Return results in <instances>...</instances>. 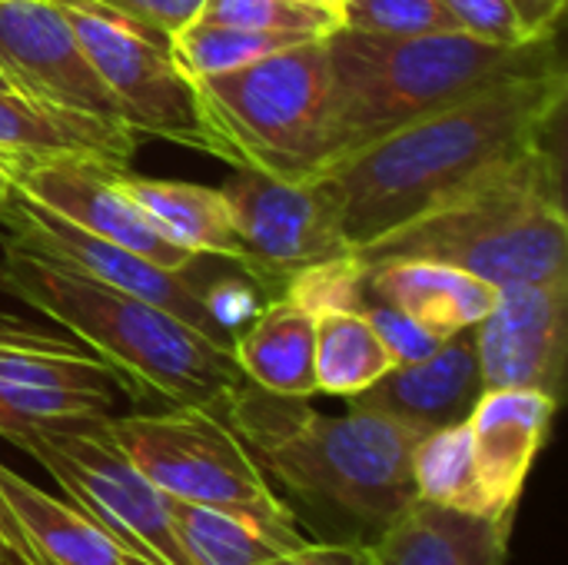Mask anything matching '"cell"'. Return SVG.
I'll list each match as a JSON object with an SVG mask.
<instances>
[{
  "mask_svg": "<svg viewBox=\"0 0 568 565\" xmlns=\"http://www.w3.org/2000/svg\"><path fill=\"white\" fill-rule=\"evenodd\" d=\"M283 290H286V296H293L316 316L326 310H363L369 303L366 266L353 253L329 260V263H316L310 270H300Z\"/></svg>",
  "mask_w": 568,
  "mask_h": 565,
  "instance_id": "f546056e",
  "label": "cell"
},
{
  "mask_svg": "<svg viewBox=\"0 0 568 565\" xmlns=\"http://www.w3.org/2000/svg\"><path fill=\"white\" fill-rule=\"evenodd\" d=\"M216 410L263 476H273L313 519L333 526L329 539L369 546L416 496L413 450L423 433L383 413L349 406L343 416H326L246 376Z\"/></svg>",
  "mask_w": 568,
  "mask_h": 565,
  "instance_id": "7a4b0ae2",
  "label": "cell"
},
{
  "mask_svg": "<svg viewBox=\"0 0 568 565\" xmlns=\"http://www.w3.org/2000/svg\"><path fill=\"white\" fill-rule=\"evenodd\" d=\"M552 53H559L556 37L499 47L463 30L363 33L339 27L326 37L329 107L320 170L473 93L476 87Z\"/></svg>",
  "mask_w": 568,
  "mask_h": 565,
  "instance_id": "5b68a950",
  "label": "cell"
},
{
  "mask_svg": "<svg viewBox=\"0 0 568 565\" xmlns=\"http://www.w3.org/2000/svg\"><path fill=\"white\" fill-rule=\"evenodd\" d=\"M316 40L303 33H263V30H243L226 23H200L176 30L170 37V57L180 63L186 77H210L223 70L246 67L260 57H270L276 50H286L293 43Z\"/></svg>",
  "mask_w": 568,
  "mask_h": 565,
  "instance_id": "4316f807",
  "label": "cell"
},
{
  "mask_svg": "<svg viewBox=\"0 0 568 565\" xmlns=\"http://www.w3.org/2000/svg\"><path fill=\"white\" fill-rule=\"evenodd\" d=\"M53 3L70 20L83 53L116 103L120 120L136 140L153 137L226 160L223 140L203 113L193 77L180 70L163 40L93 0Z\"/></svg>",
  "mask_w": 568,
  "mask_h": 565,
  "instance_id": "52a82bcc",
  "label": "cell"
},
{
  "mask_svg": "<svg viewBox=\"0 0 568 565\" xmlns=\"http://www.w3.org/2000/svg\"><path fill=\"white\" fill-rule=\"evenodd\" d=\"M0 293L27 303L97 353L116 390L160 406H216L243 370L236 356L180 316L106 286L67 263L3 240Z\"/></svg>",
  "mask_w": 568,
  "mask_h": 565,
  "instance_id": "3957f363",
  "label": "cell"
},
{
  "mask_svg": "<svg viewBox=\"0 0 568 565\" xmlns=\"http://www.w3.org/2000/svg\"><path fill=\"white\" fill-rule=\"evenodd\" d=\"M220 193L246 250V273L266 286H286L300 270L353 253L323 176L280 180L240 167Z\"/></svg>",
  "mask_w": 568,
  "mask_h": 565,
  "instance_id": "30bf717a",
  "label": "cell"
},
{
  "mask_svg": "<svg viewBox=\"0 0 568 565\" xmlns=\"http://www.w3.org/2000/svg\"><path fill=\"white\" fill-rule=\"evenodd\" d=\"M10 196H13V186H10V180L0 173V213L7 210V203H10Z\"/></svg>",
  "mask_w": 568,
  "mask_h": 565,
  "instance_id": "8d00e7d4",
  "label": "cell"
},
{
  "mask_svg": "<svg viewBox=\"0 0 568 565\" xmlns=\"http://www.w3.org/2000/svg\"><path fill=\"white\" fill-rule=\"evenodd\" d=\"M493 283L436 260H386L366 266V293L439 340L473 330L496 303Z\"/></svg>",
  "mask_w": 568,
  "mask_h": 565,
  "instance_id": "ffe728a7",
  "label": "cell"
},
{
  "mask_svg": "<svg viewBox=\"0 0 568 565\" xmlns=\"http://www.w3.org/2000/svg\"><path fill=\"white\" fill-rule=\"evenodd\" d=\"M260 565H369V549L366 543L353 539H313L303 549L283 553Z\"/></svg>",
  "mask_w": 568,
  "mask_h": 565,
  "instance_id": "836d02e7",
  "label": "cell"
},
{
  "mask_svg": "<svg viewBox=\"0 0 568 565\" xmlns=\"http://www.w3.org/2000/svg\"><path fill=\"white\" fill-rule=\"evenodd\" d=\"M113 443L166 496L200 506H273L280 496L216 406L106 416Z\"/></svg>",
  "mask_w": 568,
  "mask_h": 565,
  "instance_id": "ba28073f",
  "label": "cell"
},
{
  "mask_svg": "<svg viewBox=\"0 0 568 565\" xmlns=\"http://www.w3.org/2000/svg\"><path fill=\"white\" fill-rule=\"evenodd\" d=\"M233 356L243 376L266 393L296 400L316 396V313L286 293L276 296L236 333Z\"/></svg>",
  "mask_w": 568,
  "mask_h": 565,
  "instance_id": "7402d4cb",
  "label": "cell"
},
{
  "mask_svg": "<svg viewBox=\"0 0 568 565\" xmlns=\"http://www.w3.org/2000/svg\"><path fill=\"white\" fill-rule=\"evenodd\" d=\"M17 196L60 213L80 230L126 246L163 270L190 273L200 256L170 243L120 186V167L90 157H50L17 163L7 173Z\"/></svg>",
  "mask_w": 568,
  "mask_h": 565,
  "instance_id": "7c38bea8",
  "label": "cell"
},
{
  "mask_svg": "<svg viewBox=\"0 0 568 565\" xmlns=\"http://www.w3.org/2000/svg\"><path fill=\"white\" fill-rule=\"evenodd\" d=\"M120 186L170 243L190 250L193 256L233 260L246 273V250L240 243L230 203L220 186L130 176L126 170H120Z\"/></svg>",
  "mask_w": 568,
  "mask_h": 565,
  "instance_id": "603a6c76",
  "label": "cell"
},
{
  "mask_svg": "<svg viewBox=\"0 0 568 565\" xmlns=\"http://www.w3.org/2000/svg\"><path fill=\"white\" fill-rule=\"evenodd\" d=\"M136 150V133L97 120L80 110H67L20 90H0V173L17 163L50 157H90L110 167H126Z\"/></svg>",
  "mask_w": 568,
  "mask_h": 565,
  "instance_id": "ac0fdd59",
  "label": "cell"
},
{
  "mask_svg": "<svg viewBox=\"0 0 568 565\" xmlns=\"http://www.w3.org/2000/svg\"><path fill=\"white\" fill-rule=\"evenodd\" d=\"M483 373L473 343V330L446 340L433 356L393 366L369 390L349 400V406L383 413L416 433L466 423L483 396Z\"/></svg>",
  "mask_w": 568,
  "mask_h": 565,
  "instance_id": "2e32d148",
  "label": "cell"
},
{
  "mask_svg": "<svg viewBox=\"0 0 568 565\" xmlns=\"http://www.w3.org/2000/svg\"><path fill=\"white\" fill-rule=\"evenodd\" d=\"M0 73L27 97L126 127L53 0H0Z\"/></svg>",
  "mask_w": 568,
  "mask_h": 565,
  "instance_id": "5bb4252c",
  "label": "cell"
},
{
  "mask_svg": "<svg viewBox=\"0 0 568 565\" xmlns=\"http://www.w3.org/2000/svg\"><path fill=\"white\" fill-rule=\"evenodd\" d=\"M0 90H13V83H10V80H7L3 73H0Z\"/></svg>",
  "mask_w": 568,
  "mask_h": 565,
  "instance_id": "f35d334b",
  "label": "cell"
},
{
  "mask_svg": "<svg viewBox=\"0 0 568 565\" xmlns=\"http://www.w3.org/2000/svg\"><path fill=\"white\" fill-rule=\"evenodd\" d=\"M3 226H7V243H17L30 253H40L47 260L67 263L106 286H116L123 293H133L173 316H180L186 326H193L196 333H203L206 340H213L216 346L233 353L236 333H230L216 313L210 310L206 290L196 286L190 280V273H173L156 266L153 260L116 246L110 240H100L87 230H80L77 223L63 220L60 213L37 206L23 196H10L7 210L0 213Z\"/></svg>",
  "mask_w": 568,
  "mask_h": 565,
  "instance_id": "8fae6325",
  "label": "cell"
},
{
  "mask_svg": "<svg viewBox=\"0 0 568 565\" xmlns=\"http://www.w3.org/2000/svg\"><path fill=\"white\" fill-rule=\"evenodd\" d=\"M93 3L133 20L136 27H143L166 47H170V37L190 27L203 7V0H93Z\"/></svg>",
  "mask_w": 568,
  "mask_h": 565,
  "instance_id": "d6a6232c",
  "label": "cell"
},
{
  "mask_svg": "<svg viewBox=\"0 0 568 565\" xmlns=\"http://www.w3.org/2000/svg\"><path fill=\"white\" fill-rule=\"evenodd\" d=\"M393 366L363 310H326L316 316V393L353 400Z\"/></svg>",
  "mask_w": 568,
  "mask_h": 565,
  "instance_id": "d4e9b609",
  "label": "cell"
},
{
  "mask_svg": "<svg viewBox=\"0 0 568 565\" xmlns=\"http://www.w3.org/2000/svg\"><path fill=\"white\" fill-rule=\"evenodd\" d=\"M166 516L186 565H260L313 543L283 500L273 506H200L166 500Z\"/></svg>",
  "mask_w": 568,
  "mask_h": 565,
  "instance_id": "e0dca14e",
  "label": "cell"
},
{
  "mask_svg": "<svg viewBox=\"0 0 568 565\" xmlns=\"http://www.w3.org/2000/svg\"><path fill=\"white\" fill-rule=\"evenodd\" d=\"M339 20L363 33H449L459 30L443 0H343Z\"/></svg>",
  "mask_w": 568,
  "mask_h": 565,
  "instance_id": "f1b7e54d",
  "label": "cell"
},
{
  "mask_svg": "<svg viewBox=\"0 0 568 565\" xmlns=\"http://www.w3.org/2000/svg\"><path fill=\"white\" fill-rule=\"evenodd\" d=\"M0 493L47 565H156L106 523L0 463Z\"/></svg>",
  "mask_w": 568,
  "mask_h": 565,
  "instance_id": "44dd1931",
  "label": "cell"
},
{
  "mask_svg": "<svg viewBox=\"0 0 568 565\" xmlns=\"http://www.w3.org/2000/svg\"><path fill=\"white\" fill-rule=\"evenodd\" d=\"M566 97V63L552 53L320 170L316 176L339 203L353 253L499 160L539 143Z\"/></svg>",
  "mask_w": 568,
  "mask_h": 565,
  "instance_id": "6da1fadb",
  "label": "cell"
},
{
  "mask_svg": "<svg viewBox=\"0 0 568 565\" xmlns=\"http://www.w3.org/2000/svg\"><path fill=\"white\" fill-rule=\"evenodd\" d=\"M226 163L306 180L323 163L329 107L326 37L293 43L246 67L193 77Z\"/></svg>",
  "mask_w": 568,
  "mask_h": 565,
  "instance_id": "8992f818",
  "label": "cell"
},
{
  "mask_svg": "<svg viewBox=\"0 0 568 565\" xmlns=\"http://www.w3.org/2000/svg\"><path fill=\"white\" fill-rule=\"evenodd\" d=\"M513 7L519 13V23H523L526 37L542 40V37H556L566 0H513Z\"/></svg>",
  "mask_w": 568,
  "mask_h": 565,
  "instance_id": "d590c367",
  "label": "cell"
},
{
  "mask_svg": "<svg viewBox=\"0 0 568 565\" xmlns=\"http://www.w3.org/2000/svg\"><path fill=\"white\" fill-rule=\"evenodd\" d=\"M568 276L506 283L473 326L486 390H536L562 400L568 350Z\"/></svg>",
  "mask_w": 568,
  "mask_h": 565,
  "instance_id": "4fadbf2b",
  "label": "cell"
},
{
  "mask_svg": "<svg viewBox=\"0 0 568 565\" xmlns=\"http://www.w3.org/2000/svg\"><path fill=\"white\" fill-rule=\"evenodd\" d=\"M200 23H226L263 33H303V37H329L343 27L339 10L303 3V0H203Z\"/></svg>",
  "mask_w": 568,
  "mask_h": 565,
  "instance_id": "83f0119b",
  "label": "cell"
},
{
  "mask_svg": "<svg viewBox=\"0 0 568 565\" xmlns=\"http://www.w3.org/2000/svg\"><path fill=\"white\" fill-rule=\"evenodd\" d=\"M33 456L63 496L120 533L156 565H186L166 516V496L126 460L106 430V416L27 426L10 436Z\"/></svg>",
  "mask_w": 568,
  "mask_h": 565,
  "instance_id": "9c48e42d",
  "label": "cell"
},
{
  "mask_svg": "<svg viewBox=\"0 0 568 565\" xmlns=\"http://www.w3.org/2000/svg\"><path fill=\"white\" fill-rule=\"evenodd\" d=\"M363 266L436 260L493 286L568 276L559 157L539 140L353 253Z\"/></svg>",
  "mask_w": 568,
  "mask_h": 565,
  "instance_id": "277c9868",
  "label": "cell"
},
{
  "mask_svg": "<svg viewBox=\"0 0 568 565\" xmlns=\"http://www.w3.org/2000/svg\"><path fill=\"white\" fill-rule=\"evenodd\" d=\"M413 490L416 500L463 509L473 516H489L483 483L476 473L473 436L466 423L426 433L413 450ZM493 519V516H489Z\"/></svg>",
  "mask_w": 568,
  "mask_h": 565,
  "instance_id": "484cf974",
  "label": "cell"
},
{
  "mask_svg": "<svg viewBox=\"0 0 568 565\" xmlns=\"http://www.w3.org/2000/svg\"><path fill=\"white\" fill-rule=\"evenodd\" d=\"M363 313H366V320L373 323L376 336L383 340V346L389 350V356H393L396 366L426 360V356H433V353L446 343V340L433 336V333L423 330L416 320H409L406 313H399V310H393V306H386V303L369 300V303L363 306Z\"/></svg>",
  "mask_w": 568,
  "mask_h": 565,
  "instance_id": "1f68e13d",
  "label": "cell"
},
{
  "mask_svg": "<svg viewBox=\"0 0 568 565\" xmlns=\"http://www.w3.org/2000/svg\"><path fill=\"white\" fill-rule=\"evenodd\" d=\"M0 390H70L116 400V380L97 353L13 316H0Z\"/></svg>",
  "mask_w": 568,
  "mask_h": 565,
  "instance_id": "cb8c5ba5",
  "label": "cell"
},
{
  "mask_svg": "<svg viewBox=\"0 0 568 565\" xmlns=\"http://www.w3.org/2000/svg\"><path fill=\"white\" fill-rule=\"evenodd\" d=\"M453 13L456 27L476 40L499 43V47H523L532 43L519 23L513 0H443Z\"/></svg>",
  "mask_w": 568,
  "mask_h": 565,
  "instance_id": "4dcf8cb0",
  "label": "cell"
},
{
  "mask_svg": "<svg viewBox=\"0 0 568 565\" xmlns=\"http://www.w3.org/2000/svg\"><path fill=\"white\" fill-rule=\"evenodd\" d=\"M513 519L409 500L406 509L366 546L369 565H503Z\"/></svg>",
  "mask_w": 568,
  "mask_h": 565,
  "instance_id": "d6986e66",
  "label": "cell"
},
{
  "mask_svg": "<svg viewBox=\"0 0 568 565\" xmlns=\"http://www.w3.org/2000/svg\"><path fill=\"white\" fill-rule=\"evenodd\" d=\"M0 565H47L0 493Z\"/></svg>",
  "mask_w": 568,
  "mask_h": 565,
  "instance_id": "e575fe53",
  "label": "cell"
},
{
  "mask_svg": "<svg viewBox=\"0 0 568 565\" xmlns=\"http://www.w3.org/2000/svg\"><path fill=\"white\" fill-rule=\"evenodd\" d=\"M559 400L536 390H483L466 426L493 519H516L526 476L542 453Z\"/></svg>",
  "mask_w": 568,
  "mask_h": 565,
  "instance_id": "9a60e30c",
  "label": "cell"
},
{
  "mask_svg": "<svg viewBox=\"0 0 568 565\" xmlns=\"http://www.w3.org/2000/svg\"><path fill=\"white\" fill-rule=\"evenodd\" d=\"M303 3H320V7H333V10H339V3H343V0H303Z\"/></svg>",
  "mask_w": 568,
  "mask_h": 565,
  "instance_id": "74e56055",
  "label": "cell"
}]
</instances>
